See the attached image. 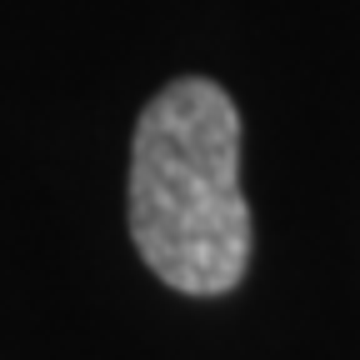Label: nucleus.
Returning a JSON list of instances; mask_svg holds the SVG:
<instances>
[{
	"instance_id": "f257e3e1",
	"label": "nucleus",
	"mask_w": 360,
	"mask_h": 360,
	"mask_svg": "<svg viewBox=\"0 0 360 360\" xmlns=\"http://www.w3.org/2000/svg\"><path fill=\"white\" fill-rule=\"evenodd\" d=\"M130 236L170 290L225 295L250 265L240 195V115L205 75L165 85L135 120Z\"/></svg>"
}]
</instances>
